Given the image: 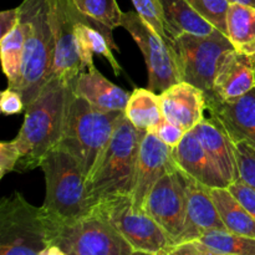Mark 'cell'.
Returning <instances> with one entry per match:
<instances>
[{"mask_svg": "<svg viewBox=\"0 0 255 255\" xmlns=\"http://www.w3.org/2000/svg\"><path fill=\"white\" fill-rule=\"evenodd\" d=\"M71 92V82L54 77L26 106L24 124L15 137L20 149L15 172L25 173L40 167L44 157L59 146Z\"/></svg>", "mask_w": 255, "mask_h": 255, "instance_id": "obj_1", "label": "cell"}, {"mask_svg": "<svg viewBox=\"0 0 255 255\" xmlns=\"http://www.w3.org/2000/svg\"><path fill=\"white\" fill-rule=\"evenodd\" d=\"M40 168L46 182V197L41 208L50 223H72L94 213L86 176L72 154L56 147L44 157Z\"/></svg>", "mask_w": 255, "mask_h": 255, "instance_id": "obj_2", "label": "cell"}, {"mask_svg": "<svg viewBox=\"0 0 255 255\" xmlns=\"http://www.w3.org/2000/svg\"><path fill=\"white\" fill-rule=\"evenodd\" d=\"M146 131L137 129L122 117L107 146L86 178L90 201L95 204L114 194L131 196L136 179L139 148Z\"/></svg>", "mask_w": 255, "mask_h": 255, "instance_id": "obj_3", "label": "cell"}, {"mask_svg": "<svg viewBox=\"0 0 255 255\" xmlns=\"http://www.w3.org/2000/svg\"><path fill=\"white\" fill-rule=\"evenodd\" d=\"M124 116V111H102L71 92L57 147L75 157L87 178Z\"/></svg>", "mask_w": 255, "mask_h": 255, "instance_id": "obj_4", "label": "cell"}, {"mask_svg": "<svg viewBox=\"0 0 255 255\" xmlns=\"http://www.w3.org/2000/svg\"><path fill=\"white\" fill-rule=\"evenodd\" d=\"M19 7L25 29V44L17 92L21 94L26 107L52 79L55 44L47 0H24Z\"/></svg>", "mask_w": 255, "mask_h": 255, "instance_id": "obj_5", "label": "cell"}, {"mask_svg": "<svg viewBox=\"0 0 255 255\" xmlns=\"http://www.w3.org/2000/svg\"><path fill=\"white\" fill-rule=\"evenodd\" d=\"M50 246L41 207L14 192L0 202V255H41Z\"/></svg>", "mask_w": 255, "mask_h": 255, "instance_id": "obj_6", "label": "cell"}, {"mask_svg": "<svg viewBox=\"0 0 255 255\" xmlns=\"http://www.w3.org/2000/svg\"><path fill=\"white\" fill-rule=\"evenodd\" d=\"M46 223L50 244L60 247L67 255H132L133 253V248L128 242L106 219L96 213L72 223L55 224L50 223L47 219Z\"/></svg>", "mask_w": 255, "mask_h": 255, "instance_id": "obj_7", "label": "cell"}, {"mask_svg": "<svg viewBox=\"0 0 255 255\" xmlns=\"http://www.w3.org/2000/svg\"><path fill=\"white\" fill-rule=\"evenodd\" d=\"M176 54L182 81L194 85L206 95L207 101L214 99L213 86L222 59L233 45L221 31L211 36L183 34L171 40Z\"/></svg>", "mask_w": 255, "mask_h": 255, "instance_id": "obj_8", "label": "cell"}, {"mask_svg": "<svg viewBox=\"0 0 255 255\" xmlns=\"http://www.w3.org/2000/svg\"><path fill=\"white\" fill-rule=\"evenodd\" d=\"M94 213L106 219L133 248L159 253L172 248L171 239L153 218L133 204L129 194H114L95 204Z\"/></svg>", "mask_w": 255, "mask_h": 255, "instance_id": "obj_9", "label": "cell"}, {"mask_svg": "<svg viewBox=\"0 0 255 255\" xmlns=\"http://www.w3.org/2000/svg\"><path fill=\"white\" fill-rule=\"evenodd\" d=\"M121 26L131 34L143 54L151 91L162 94L164 90L182 81L171 42L166 41L138 12H124Z\"/></svg>", "mask_w": 255, "mask_h": 255, "instance_id": "obj_10", "label": "cell"}, {"mask_svg": "<svg viewBox=\"0 0 255 255\" xmlns=\"http://www.w3.org/2000/svg\"><path fill=\"white\" fill-rule=\"evenodd\" d=\"M143 209L164 231L174 247L186 222L187 193L184 174L181 168L164 174L149 191Z\"/></svg>", "mask_w": 255, "mask_h": 255, "instance_id": "obj_11", "label": "cell"}, {"mask_svg": "<svg viewBox=\"0 0 255 255\" xmlns=\"http://www.w3.org/2000/svg\"><path fill=\"white\" fill-rule=\"evenodd\" d=\"M47 5L55 44L52 79L57 77L71 82L84 71L75 37V24L80 12L72 5L71 0H47Z\"/></svg>", "mask_w": 255, "mask_h": 255, "instance_id": "obj_12", "label": "cell"}, {"mask_svg": "<svg viewBox=\"0 0 255 255\" xmlns=\"http://www.w3.org/2000/svg\"><path fill=\"white\" fill-rule=\"evenodd\" d=\"M178 168L173 158L172 148L162 142L152 132L147 131L142 139L137 161L136 179L131 193L132 202L138 208H143V203L154 184L168 172Z\"/></svg>", "mask_w": 255, "mask_h": 255, "instance_id": "obj_13", "label": "cell"}, {"mask_svg": "<svg viewBox=\"0 0 255 255\" xmlns=\"http://www.w3.org/2000/svg\"><path fill=\"white\" fill-rule=\"evenodd\" d=\"M183 174L187 193L186 222L176 246L197 241L209 231L227 229L217 211L208 187L199 183L186 172H183Z\"/></svg>", "mask_w": 255, "mask_h": 255, "instance_id": "obj_14", "label": "cell"}, {"mask_svg": "<svg viewBox=\"0 0 255 255\" xmlns=\"http://www.w3.org/2000/svg\"><path fill=\"white\" fill-rule=\"evenodd\" d=\"M207 110L224 127L234 143L246 142L255 149V87L238 99L209 100Z\"/></svg>", "mask_w": 255, "mask_h": 255, "instance_id": "obj_15", "label": "cell"}, {"mask_svg": "<svg viewBox=\"0 0 255 255\" xmlns=\"http://www.w3.org/2000/svg\"><path fill=\"white\" fill-rule=\"evenodd\" d=\"M163 117L188 132L204 120L207 99L201 89L181 81L159 94Z\"/></svg>", "mask_w": 255, "mask_h": 255, "instance_id": "obj_16", "label": "cell"}, {"mask_svg": "<svg viewBox=\"0 0 255 255\" xmlns=\"http://www.w3.org/2000/svg\"><path fill=\"white\" fill-rule=\"evenodd\" d=\"M254 87L255 61L253 56L242 54L236 49L227 52L214 79V99L221 101L238 99Z\"/></svg>", "mask_w": 255, "mask_h": 255, "instance_id": "obj_17", "label": "cell"}, {"mask_svg": "<svg viewBox=\"0 0 255 255\" xmlns=\"http://www.w3.org/2000/svg\"><path fill=\"white\" fill-rule=\"evenodd\" d=\"M172 153L177 166L203 186L208 188L229 187L216 162L192 131L186 132L181 143L172 148Z\"/></svg>", "mask_w": 255, "mask_h": 255, "instance_id": "obj_18", "label": "cell"}, {"mask_svg": "<svg viewBox=\"0 0 255 255\" xmlns=\"http://www.w3.org/2000/svg\"><path fill=\"white\" fill-rule=\"evenodd\" d=\"M72 94L102 111H124L131 95L107 80L94 66L80 72L71 81Z\"/></svg>", "mask_w": 255, "mask_h": 255, "instance_id": "obj_19", "label": "cell"}, {"mask_svg": "<svg viewBox=\"0 0 255 255\" xmlns=\"http://www.w3.org/2000/svg\"><path fill=\"white\" fill-rule=\"evenodd\" d=\"M191 131L196 134L204 149L213 158L229 184L241 178L234 142L217 120L213 117L204 119Z\"/></svg>", "mask_w": 255, "mask_h": 255, "instance_id": "obj_20", "label": "cell"}, {"mask_svg": "<svg viewBox=\"0 0 255 255\" xmlns=\"http://www.w3.org/2000/svg\"><path fill=\"white\" fill-rule=\"evenodd\" d=\"M75 37L84 69L94 66V54H99L110 62L115 75L120 76L124 72L112 54V49L119 50L112 39V30L80 14L75 24Z\"/></svg>", "mask_w": 255, "mask_h": 255, "instance_id": "obj_21", "label": "cell"}, {"mask_svg": "<svg viewBox=\"0 0 255 255\" xmlns=\"http://www.w3.org/2000/svg\"><path fill=\"white\" fill-rule=\"evenodd\" d=\"M163 10L164 25L169 39L183 34L196 36H211L217 31L199 12L196 11L188 0H159Z\"/></svg>", "mask_w": 255, "mask_h": 255, "instance_id": "obj_22", "label": "cell"}, {"mask_svg": "<svg viewBox=\"0 0 255 255\" xmlns=\"http://www.w3.org/2000/svg\"><path fill=\"white\" fill-rule=\"evenodd\" d=\"M227 231L255 239V219L237 201L228 188H209Z\"/></svg>", "mask_w": 255, "mask_h": 255, "instance_id": "obj_23", "label": "cell"}, {"mask_svg": "<svg viewBox=\"0 0 255 255\" xmlns=\"http://www.w3.org/2000/svg\"><path fill=\"white\" fill-rule=\"evenodd\" d=\"M126 119L141 131H151L163 119L161 97L149 89H134L125 109Z\"/></svg>", "mask_w": 255, "mask_h": 255, "instance_id": "obj_24", "label": "cell"}, {"mask_svg": "<svg viewBox=\"0 0 255 255\" xmlns=\"http://www.w3.org/2000/svg\"><path fill=\"white\" fill-rule=\"evenodd\" d=\"M227 37L242 54H255V7L231 4L227 16Z\"/></svg>", "mask_w": 255, "mask_h": 255, "instance_id": "obj_25", "label": "cell"}, {"mask_svg": "<svg viewBox=\"0 0 255 255\" xmlns=\"http://www.w3.org/2000/svg\"><path fill=\"white\" fill-rule=\"evenodd\" d=\"M25 29L21 19L19 24L5 36L0 37L1 66L7 79V87L17 91L21 79L22 56H24Z\"/></svg>", "mask_w": 255, "mask_h": 255, "instance_id": "obj_26", "label": "cell"}, {"mask_svg": "<svg viewBox=\"0 0 255 255\" xmlns=\"http://www.w3.org/2000/svg\"><path fill=\"white\" fill-rule=\"evenodd\" d=\"M198 242L207 249L224 255H255V239L232 233L227 229H214L204 233Z\"/></svg>", "mask_w": 255, "mask_h": 255, "instance_id": "obj_27", "label": "cell"}, {"mask_svg": "<svg viewBox=\"0 0 255 255\" xmlns=\"http://www.w3.org/2000/svg\"><path fill=\"white\" fill-rule=\"evenodd\" d=\"M77 11L110 30L121 26L124 12L116 0H71Z\"/></svg>", "mask_w": 255, "mask_h": 255, "instance_id": "obj_28", "label": "cell"}, {"mask_svg": "<svg viewBox=\"0 0 255 255\" xmlns=\"http://www.w3.org/2000/svg\"><path fill=\"white\" fill-rule=\"evenodd\" d=\"M189 4L209 24L227 36V16L231 6L229 0H188Z\"/></svg>", "mask_w": 255, "mask_h": 255, "instance_id": "obj_29", "label": "cell"}, {"mask_svg": "<svg viewBox=\"0 0 255 255\" xmlns=\"http://www.w3.org/2000/svg\"><path fill=\"white\" fill-rule=\"evenodd\" d=\"M132 2L142 19L148 22L166 41L171 42V39L166 31L161 1L159 0H132Z\"/></svg>", "mask_w": 255, "mask_h": 255, "instance_id": "obj_30", "label": "cell"}, {"mask_svg": "<svg viewBox=\"0 0 255 255\" xmlns=\"http://www.w3.org/2000/svg\"><path fill=\"white\" fill-rule=\"evenodd\" d=\"M239 176L255 189V149L246 142L234 143Z\"/></svg>", "mask_w": 255, "mask_h": 255, "instance_id": "obj_31", "label": "cell"}, {"mask_svg": "<svg viewBox=\"0 0 255 255\" xmlns=\"http://www.w3.org/2000/svg\"><path fill=\"white\" fill-rule=\"evenodd\" d=\"M20 159V149L15 138L0 143V178L10 172H15Z\"/></svg>", "mask_w": 255, "mask_h": 255, "instance_id": "obj_32", "label": "cell"}, {"mask_svg": "<svg viewBox=\"0 0 255 255\" xmlns=\"http://www.w3.org/2000/svg\"><path fill=\"white\" fill-rule=\"evenodd\" d=\"M152 133L156 134L162 142L169 146L171 148H174V147L178 146L181 143V141L183 139L184 134H186V131L181 127H178L177 125L172 124L168 120H166L163 117L162 121L157 125L154 128H152Z\"/></svg>", "mask_w": 255, "mask_h": 255, "instance_id": "obj_33", "label": "cell"}, {"mask_svg": "<svg viewBox=\"0 0 255 255\" xmlns=\"http://www.w3.org/2000/svg\"><path fill=\"white\" fill-rule=\"evenodd\" d=\"M228 189L237 198V201L248 211V213L255 219V189L247 182L239 178L229 184Z\"/></svg>", "mask_w": 255, "mask_h": 255, "instance_id": "obj_34", "label": "cell"}, {"mask_svg": "<svg viewBox=\"0 0 255 255\" xmlns=\"http://www.w3.org/2000/svg\"><path fill=\"white\" fill-rule=\"evenodd\" d=\"M26 109L21 94L7 87L0 95V110L4 115H16Z\"/></svg>", "mask_w": 255, "mask_h": 255, "instance_id": "obj_35", "label": "cell"}, {"mask_svg": "<svg viewBox=\"0 0 255 255\" xmlns=\"http://www.w3.org/2000/svg\"><path fill=\"white\" fill-rule=\"evenodd\" d=\"M20 21V7L2 10L0 12V37L11 31Z\"/></svg>", "mask_w": 255, "mask_h": 255, "instance_id": "obj_36", "label": "cell"}, {"mask_svg": "<svg viewBox=\"0 0 255 255\" xmlns=\"http://www.w3.org/2000/svg\"><path fill=\"white\" fill-rule=\"evenodd\" d=\"M169 251L173 252L176 255H224L209 251L198 242H189V243L174 246L169 248Z\"/></svg>", "mask_w": 255, "mask_h": 255, "instance_id": "obj_37", "label": "cell"}, {"mask_svg": "<svg viewBox=\"0 0 255 255\" xmlns=\"http://www.w3.org/2000/svg\"><path fill=\"white\" fill-rule=\"evenodd\" d=\"M41 255H67V254L65 253L60 247L55 246V244H50L49 247H46V248L42 251Z\"/></svg>", "mask_w": 255, "mask_h": 255, "instance_id": "obj_38", "label": "cell"}, {"mask_svg": "<svg viewBox=\"0 0 255 255\" xmlns=\"http://www.w3.org/2000/svg\"><path fill=\"white\" fill-rule=\"evenodd\" d=\"M231 4H242V5H249V6L255 7V0H229Z\"/></svg>", "mask_w": 255, "mask_h": 255, "instance_id": "obj_39", "label": "cell"}, {"mask_svg": "<svg viewBox=\"0 0 255 255\" xmlns=\"http://www.w3.org/2000/svg\"><path fill=\"white\" fill-rule=\"evenodd\" d=\"M132 255H168V253H167V252H159V253H149V252L133 251Z\"/></svg>", "mask_w": 255, "mask_h": 255, "instance_id": "obj_40", "label": "cell"}, {"mask_svg": "<svg viewBox=\"0 0 255 255\" xmlns=\"http://www.w3.org/2000/svg\"><path fill=\"white\" fill-rule=\"evenodd\" d=\"M167 253H168V255H176V254L173 253V252H172V251H169V249H168V251H167Z\"/></svg>", "mask_w": 255, "mask_h": 255, "instance_id": "obj_41", "label": "cell"}, {"mask_svg": "<svg viewBox=\"0 0 255 255\" xmlns=\"http://www.w3.org/2000/svg\"><path fill=\"white\" fill-rule=\"evenodd\" d=\"M252 56H253V59H254V61H255V54H254V55H252Z\"/></svg>", "mask_w": 255, "mask_h": 255, "instance_id": "obj_42", "label": "cell"}]
</instances>
